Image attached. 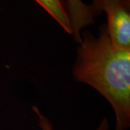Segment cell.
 Segmentation results:
<instances>
[{"instance_id": "5b68a950", "label": "cell", "mask_w": 130, "mask_h": 130, "mask_svg": "<svg viewBox=\"0 0 130 130\" xmlns=\"http://www.w3.org/2000/svg\"><path fill=\"white\" fill-rule=\"evenodd\" d=\"M32 111L36 114L38 119V126L41 130H54L53 125L49 121V119L42 113L39 108L37 106H32ZM109 123L107 119H103L99 126L96 128L95 130H109Z\"/></svg>"}, {"instance_id": "52a82bcc", "label": "cell", "mask_w": 130, "mask_h": 130, "mask_svg": "<svg viewBox=\"0 0 130 130\" xmlns=\"http://www.w3.org/2000/svg\"><path fill=\"white\" fill-rule=\"evenodd\" d=\"M120 1L122 2L128 8H130V0H120Z\"/></svg>"}, {"instance_id": "7a4b0ae2", "label": "cell", "mask_w": 130, "mask_h": 130, "mask_svg": "<svg viewBox=\"0 0 130 130\" xmlns=\"http://www.w3.org/2000/svg\"><path fill=\"white\" fill-rule=\"evenodd\" d=\"M129 9L120 0H105L102 5L109 38L113 46L124 50H130Z\"/></svg>"}, {"instance_id": "8992f818", "label": "cell", "mask_w": 130, "mask_h": 130, "mask_svg": "<svg viewBox=\"0 0 130 130\" xmlns=\"http://www.w3.org/2000/svg\"><path fill=\"white\" fill-rule=\"evenodd\" d=\"M105 0H92L91 4L89 5L91 14L93 18L101 15L102 13V5Z\"/></svg>"}, {"instance_id": "6da1fadb", "label": "cell", "mask_w": 130, "mask_h": 130, "mask_svg": "<svg viewBox=\"0 0 130 130\" xmlns=\"http://www.w3.org/2000/svg\"><path fill=\"white\" fill-rule=\"evenodd\" d=\"M72 74L74 79L95 89L111 106L115 130L130 126V50L112 43L106 25L98 36L88 30L81 34Z\"/></svg>"}, {"instance_id": "277c9868", "label": "cell", "mask_w": 130, "mask_h": 130, "mask_svg": "<svg viewBox=\"0 0 130 130\" xmlns=\"http://www.w3.org/2000/svg\"><path fill=\"white\" fill-rule=\"evenodd\" d=\"M60 25L66 32L72 34L71 25L65 3L62 0H35Z\"/></svg>"}, {"instance_id": "3957f363", "label": "cell", "mask_w": 130, "mask_h": 130, "mask_svg": "<svg viewBox=\"0 0 130 130\" xmlns=\"http://www.w3.org/2000/svg\"><path fill=\"white\" fill-rule=\"evenodd\" d=\"M66 9L71 25L72 34L76 43L82 41L81 30L94 23V18L91 14L89 5L82 0H66Z\"/></svg>"}]
</instances>
